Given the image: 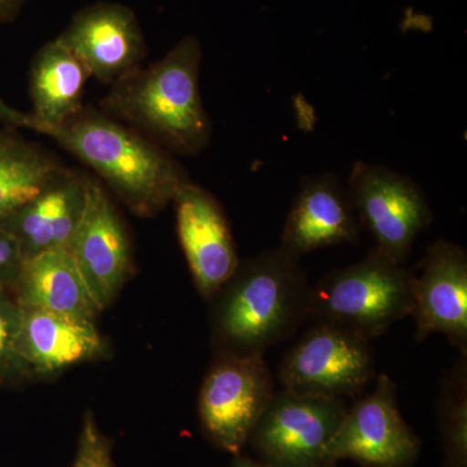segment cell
<instances>
[{
    "instance_id": "6da1fadb",
    "label": "cell",
    "mask_w": 467,
    "mask_h": 467,
    "mask_svg": "<svg viewBox=\"0 0 467 467\" xmlns=\"http://www.w3.org/2000/svg\"><path fill=\"white\" fill-rule=\"evenodd\" d=\"M0 122L51 138L137 213L160 211L190 182L171 152L104 112L82 109L60 124H46L0 100Z\"/></svg>"
},
{
    "instance_id": "7a4b0ae2",
    "label": "cell",
    "mask_w": 467,
    "mask_h": 467,
    "mask_svg": "<svg viewBox=\"0 0 467 467\" xmlns=\"http://www.w3.org/2000/svg\"><path fill=\"white\" fill-rule=\"evenodd\" d=\"M202 58L201 42L184 36L156 63L115 82L100 107L168 152L198 155L212 135L199 90Z\"/></svg>"
},
{
    "instance_id": "3957f363",
    "label": "cell",
    "mask_w": 467,
    "mask_h": 467,
    "mask_svg": "<svg viewBox=\"0 0 467 467\" xmlns=\"http://www.w3.org/2000/svg\"><path fill=\"white\" fill-rule=\"evenodd\" d=\"M310 285L300 257L272 248L247 261L218 292L216 333L223 352L263 355L308 321Z\"/></svg>"
},
{
    "instance_id": "277c9868",
    "label": "cell",
    "mask_w": 467,
    "mask_h": 467,
    "mask_svg": "<svg viewBox=\"0 0 467 467\" xmlns=\"http://www.w3.org/2000/svg\"><path fill=\"white\" fill-rule=\"evenodd\" d=\"M413 284L414 270L373 247L358 263L310 285L308 319L374 339L410 317Z\"/></svg>"
},
{
    "instance_id": "5b68a950",
    "label": "cell",
    "mask_w": 467,
    "mask_h": 467,
    "mask_svg": "<svg viewBox=\"0 0 467 467\" xmlns=\"http://www.w3.org/2000/svg\"><path fill=\"white\" fill-rule=\"evenodd\" d=\"M370 342L348 328L315 322L282 358V389L343 400L361 395L377 377Z\"/></svg>"
},
{
    "instance_id": "8992f818",
    "label": "cell",
    "mask_w": 467,
    "mask_h": 467,
    "mask_svg": "<svg viewBox=\"0 0 467 467\" xmlns=\"http://www.w3.org/2000/svg\"><path fill=\"white\" fill-rule=\"evenodd\" d=\"M347 190L359 226L376 241L374 247L405 265L418 236L432 221L423 190L408 175L364 161L353 164Z\"/></svg>"
},
{
    "instance_id": "52a82bcc",
    "label": "cell",
    "mask_w": 467,
    "mask_h": 467,
    "mask_svg": "<svg viewBox=\"0 0 467 467\" xmlns=\"http://www.w3.org/2000/svg\"><path fill=\"white\" fill-rule=\"evenodd\" d=\"M348 405L343 399L275 392L250 436L267 467H326Z\"/></svg>"
},
{
    "instance_id": "ba28073f",
    "label": "cell",
    "mask_w": 467,
    "mask_h": 467,
    "mask_svg": "<svg viewBox=\"0 0 467 467\" xmlns=\"http://www.w3.org/2000/svg\"><path fill=\"white\" fill-rule=\"evenodd\" d=\"M275 392L272 371L263 355L221 352L199 395L205 434L221 450L239 453Z\"/></svg>"
},
{
    "instance_id": "9c48e42d",
    "label": "cell",
    "mask_w": 467,
    "mask_h": 467,
    "mask_svg": "<svg viewBox=\"0 0 467 467\" xmlns=\"http://www.w3.org/2000/svg\"><path fill=\"white\" fill-rule=\"evenodd\" d=\"M420 441L398 408V386L387 374L346 414L327 448V462L352 460L365 467H409L420 453Z\"/></svg>"
},
{
    "instance_id": "30bf717a",
    "label": "cell",
    "mask_w": 467,
    "mask_h": 467,
    "mask_svg": "<svg viewBox=\"0 0 467 467\" xmlns=\"http://www.w3.org/2000/svg\"><path fill=\"white\" fill-rule=\"evenodd\" d=\"M57 38L101 84L113 85L140 69L147 54L140 21L119 3L82 8Z\"/></svg>"
},
{
    "instance_id": "8fae6325",
    "label": "cell",
    "mask_w": 467,
    "mask_h": 467,
    "mask_svg": "<svg viewBox=\"0 0 467 467\" xmlns=\"http://www.w3.org/2000/svg\"><path fill=\"white\" fill-rule=\"evenodd\" d=\"M414 272L416 342L441 334L467 355V254L456 243L439 239L426 250Z\"/></svg>"
},
{
    "instance_id": "7c38bea8",
    "label": "cell",
    "mask_w": 467,
    "mask_h": 467,
    "mask_svg": "<svg viewBox=\"0 0 467 467\" xmlns=\"http://www.w3.org/2000/svg\"><path fill=\"white\" fill-rule=\"evenodd\" d=\"M67 251L100 309L116 296L131 265L130 239L99 182L90 180L84 212Z\"/></svg>"
},
{
    "instance_id": "4fadbf2b",
    "label": "cell",
    "mask_w": 467,
    "mask_h": 467,
    "mask_svg": "<svg viewBox=\"0 0 467 467\" xmlns=\"http://www.w3.org/2000/svg\"><path fill=\"white\" fill-rule=\"evenodd\" d=\"M173 202L178 238L193 282L202 296H214L241 261L225 212L192 181L175 193Z\"/></svg>"
},
{
    "instance_id": "5bb4252c",
    "label": "cell",
    "mask_w": 467,
    "mask_h": 467,
    "mask_svg": "<svg viewBox=\"0 0 467 467\" xmlns=\"http://www.w3.org/2000/svg\"><path fill=\"white\" fill-rule=\"evenodd\" d=\"M361 226L348 190L335 174L306 177L295 196L281 235V247L295 256L359 242Z\"/></svg>"
},
{
    "instance_id": "9a60e30c",
    "label": "cell",
    "mask_w": 467,
    "mask_h": 467,
    "mask_svg": "<svg viewBox=\"0 0 467 467\" xmlns=\"http://www.w3.org/2000/svg\"><path fill=\"white\" fill-rule=\"evenodd\" d=\"M90 180L81 171L63 168L41 192L0 221L17 239L26 260L67 250L81 220Z\"/></svg>"
},
{
    "instance_id": "2e32d148",
    "label": "cell",
    "mask_w": 467,
    "mask_h": 467,
    "mask_svg": "<svg viewBox=\"0 0 467 467\" xmlns=\"http://www.w3.org/2000/svg\"><path fill=\"white\" fill-rule=\"evenodd\" d=\"M14 290L24 309L88 321H94L101 310L67 250L43 252L26 259Z\"/></svg>"
},
{
    "instance_id": "e0dca14e",
    "label": "cell",
    "mask_w": 467,
    "mask_h": 467,
    "mask_svg": "<svg viewBox=\"0 0 467 467\" xmlns=\"http://www.w3.org/2000/svg\"><path fill=\"white\" fill-rule=\"evenodd\" d=\"M23 310L20 353L29 370L57 373L101 352L103 340L94 321L45 310Z\"/></svg>"
},
{
    "instance_id": "ac0fdd59",
    "label": "cell",
    "mask_w": 467,
    "mask_h": 467,
    "mask_svg": "<svg viewBox=\"0 0 467 467\" xmlns=\"http://www.w3.org/2000/svg\"><path fill=\"white\" fill-rule=\"evenodd\" d=\"M88 70L60 39L46 43L30 67V99L34 119L60 124L82 107Z\"/></svg>"
},
{
    "instance_id": "d6986e66",
    "label": "cell",
    "mask_w": 467,
    "mask_h": 467,
    "mask_svg": "<svg viewBox=\"0 0 467 467\" xmlns=\"http://www.w3.org/2000/svg\"><path fill=\"white\" fill-rule=\"evenodd\" d=\"M63 168L46 150L0 131V221L41 192Z\"/></svg>"
},
{
    "instance_id": "ffe728a7",
    "label": "cell",
    "mask_w": 467,
    "mask_h": 467,
    "mask_svg": "<svg viewBox=\"0 0 467 467\" xmlns=\"http://www.w3.org/2000/svg\"><path fill=\"white\" fill-rule=\"evenodd\" d=\"M438 416L447 467L467 466V355L459 358L441 378Z\"/></svg>"
},
{
    "instance_id": "44dd1931",
    "label": "cell",
    "mask_w": 467,
    "mask_h": 467,
    "mask_svg": "<svg viewBox=\"0 0 467 467\" xmlns=\"http://www.w3.org/2000/svg\"><path fill=\"white\" fill-rule=\"evenodd\" d=\"M23 313L17 300L0 292V379L29 370L20 353Z\"/></svg>"
},
{
    "instance_id": "7402d4cb",
    "label": "cell",
    "mask_w": 467,
    "mask_h": 467,
    "mask_svg": "<svg viewBox=\"0 0 467 467\" xmlns=\"http://www.w3.org/2000/svg\"><path fill=\"white\" fill-rule=\"evenodd\" d=\"M72 467H113L112 444L91 413L85 414Z\"/></svg>"
},
{
    "instance_id": "603a6c76",
    "label": "cell",
    "mask_w": 467,
    "mask_h": 467,
    "mask_svg": "<svg viewBox=\"0 0 467 467\" xmlns=\"http://www.w3.org/2000/svg\"><path fill=\"white\" fill-rule=\"evenodd\" d=\"M26 257L17 239L0 226V292L14 290Z\"/></svg>"
},
{
    "instance_id": "cb8c5ba5",
    "label": "cell",
    "mask_w": 467,
    "mask_h": 467,
    "mask_svg": "<svg viewBox=\"0 0 467 467\" xmlns=\"http://www.w3.org/2000/svg\"><path fill=\"white\" fill-rule=\"evenodd\" d=\"M26 2L27 0H0V26L14 21Z\"/></svg>"
},
{
    "instance_id": "d4e9b609",
    "label": "cell",
    "mask_w": 467,
    "mask_h": 467,
    "mask_svg": "<svg viewBox=\"0 0 467 467\" xmlns=\"http://www.w3.org/2000/svg\"><path fill=\"white\" fill-rule=\"evenodd\" d=\"M232 467H267L264 465V463L254 462L250 459H245V457H236L234 460Z\"/></svg>"
},
{
    "instance_id": "484cf974",
    "label": "cell",
    "mask_w": 467,
    "mask_h": 467,
    "mask_svg": "<svg viewBox=\"0 0 467 467\" xmlns=\"http://www.w3.org/2000/svg\"><path fill=\"white\" fill-rule=\"evenodd\" d=\"M326 467H333V463H330V465H327Z\"/></svg>"
}]
</instances>
